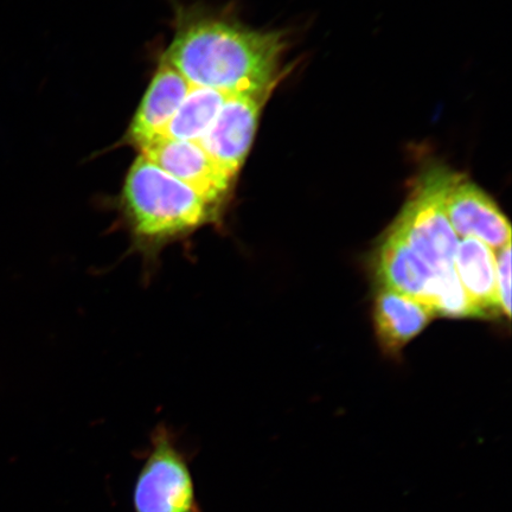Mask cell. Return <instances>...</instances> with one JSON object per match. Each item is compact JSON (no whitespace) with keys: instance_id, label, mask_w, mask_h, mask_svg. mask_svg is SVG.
<instances>
[{"instance_id":"3","label":"cell","mask_w":512,"mask_h":512,"mask_svg":"<svg viewBox=\"0 0 512 512\" xmlns=\"http://www.w3.org/2000/svg\"><path fill=\"white\" fill-rule=\"evenodd\" d=\"M458 176L444 164L428 163L389 232L439 273L454 270L459 238L448 221L446 198Z\"/></svg>"},{"instance_id":"4","label":"cell","mask_w":512,"mask_h":512,"mask_svg":"<svg viewBox=\"0 0 512 512\" xmlns=\"http://www.w3.org/2000/svg\"><path fill=\"white\" fill-rule=\"evenodd\" d=\"M195 454L164 424L153 430L133 489V512H204L191 463Z\"/></svg>"},{"instance_id":"5","label":"cell","mask_w":512,"mask_h":512,"mask_svg":"<svg viewBox=\"0 0 512 512\" xmlns=\"http://www.w3.org/2000/svg\"><path fill=\"white\" fill-rule=\"evenodd\" d=\"M380 285L405 294L438 315L447 293L459 283L456 270L439 273L398 236L388 233L376 255Z\"/></svg>"},{"instance_id":"13","label":"cell","mask_w":512,"mask_h":512,"mask_svg":"<svg viewBox=\"0 0 512 512\" xmlns=\"http://www.w3.org/2000/svg\"><path fill=\"white\" fill-rule=\"evenodd\" d=\"M497 286L499 306L505 316L511 315V243L499 249L497 256Z\"/></svg>"},{"instance_id":"10","label":"cell","mask_w":512,"mask_h":512,"mask_svg":"<svg viewBox=\"0 0 512 512\" xmlns=\"http://www.w3.org/2000/svg\"><path fill=\"white\" fill-rule=\"evenodd\" d=\"M434 316L430 307L405 294L383 287L377 292L374 320L384 350L400 351L425 330Z\"/></svg>"},{"instance_id":"2","label":"cell","mask_w":512,"mask_h":512,"mask_svg":"<svg viewBox=\"0 0 512 512\" xmlns=\"http://www.w3.org/2000/svg\"><path fill=\"white\" fill-rule=\"evenodd\" d=\"M119 209L133 252L147 264L175 243L217 226L224 213L219 204L165 174L142 155L127 172Z\"/></svg>"},{"instance_id":"11","label":"cell","mask_w":512,"mask_h":512,"mask_svg":"<svg viewBox=\"0 0 512 512\" xmlns=\"http://www.w3.org/2000/svg\"><path fill=\"white\" fill-rule=\"evenodd\" d=\"M454 270L467 298L482 318L501 312L494 249L476 239L459 240Z\"/></svg>"},{"instance_id":"1","label":"cell","mask_w":512,"mask_h":512,"mask_svg":"<svg viewBox=\"0 0 512 512\" xmlns=\"http://www.w3.org/2000/svg\"><path fill=\"white\" fill-rule=\"evenodd\" d=\"M283 32L254 30L219 17H198L178 28L163 59L190 85L228 94L274 92L286 72Z\"/></svg>"},{"instance_id":"6","label":"cell","mask_w":512,"mask_h":512,"mask_svg":"<svg viewBox=\"0 0 512 512\" xmlns=\"http://www.w3.org/2000/svg\"><path fill=\"white\" fill-rule=\"evenodd\" d=\"M270 92L230 96L198 143L229 177L238 179L252 149Z\"/></svg>"},{"instance_id":"8","label":"cell","mask_w":512,"mask_h":512,"mask_svg":"<svg viewBox=\"0 0 512 512\" xmlns=\"http://www.w3.org/2000/svg\"><path fill=\"white\" fill-rule=\"evenodd\" d=\"M446 214L458 238L476 239L491 249L511 243L510 223L476 183L458 176L446 198Z\"/></svg>"},{"instance_id":"12","label":"cell","mask_w":512,"mask_h":512,"mask_svg":"<svg viewBox=\"0 0 512 512\" xmlns=\"http://www.w3.org/2000/svg\"><path fill=\"white\" fill-rule=\"evenodd\" d=\"M232 95L234 94L192 86L187 98L183 100L159 138L200 143Z\"/></svg>"},{"instance_id":"9","label":"cell","mask_w":512,"mask_h":512,"mask_svg":"<svg viewBox=\"0 0 512 512\" xmlns=\"http://www.w3.org/2000/svg\"><path fill=\"white\" fill-rule=\"evenodd\" d=\"M192 85L164 59L128 127L126 140L142 149L162 136Z\"/></svg>"},{"instance_id":"7","label":"cell","mask_w":512,"mask_h":512,"mask_svg":"<svg viewBox=\"0 0 512 512\" xmlns=\"http://www.w3.org/2000/svg\"><path fill=\"white\" fill-rule=\"evenodd\" d=\"M140 152L165 174L226 209L236 181L211 159L200 144L158 138L142 147Z\"/></svg>"}]
</instances>
